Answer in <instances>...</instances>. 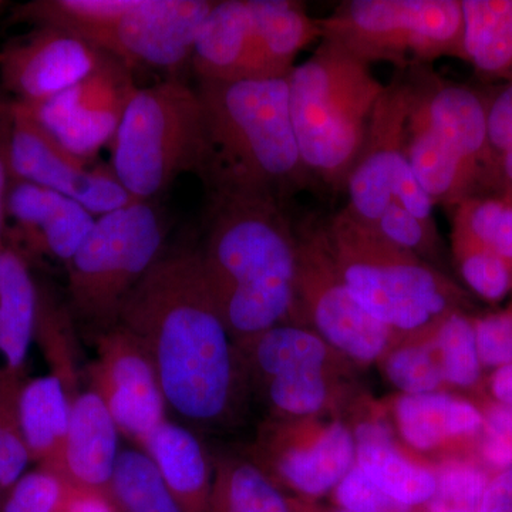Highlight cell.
<instances>
[{
  "mask_svg": "<svg viewBox=\"0 0 512 512\" xmlns=\"http://www.w3.org/2000/svg\"><path fill=\"white\" fill-rule=\"evenodd\" d=\"M291 500L292 512H349L335 505H325L320 501L301 500V498L289 497Z\"/></svg>",
  "mask_w": 512,
  "mask_h": 512,
  "instance_id": "7dc6e473",
  "label": "cell"
},
{
  "mask_svg": "<svg viewBox=\"0 0 512 512\" xmlns=\"http://www.w3.org/2000/svg\"><path fill=\"white\" fill-rule=\"evenodd\" d=\"M446 386L471 389L480 382L483 365L478 356L474 320L464 312H453L431 330Z\"/></svg>",
  "mask_w": 512,
  "mask_h": 512,
  "instance_id": "d6a6232c",
  "label": "cell"
},
{
  "mask_svg": "<svg viewBox=\"0 0 512 512\" xmlns=\"http://www.w3.org/2000/svg\"><path fill=\"white\" fill-rule=\"evenodd\" d=\"M15 106L13 99L0 86V251L5 248V207L12 170H10V147H12Z\"/></svg>",
  "mask_w": 512,
  "mask_h": 512,
  "instance_id": "b9f144b4",
  "label": "cell"
},
{
  "mask_svg": "<svg viewBox=\"0 0 512 512\" xmlns=\"http://www.w3.org/2000/svg\"><path fill=\"white\" fill-rule=\"evenodd\" d=\"M235 346L248 390L272 377L299 370H325L352 376L356 369L318 333L296 323L275 326Z\"/></svg>",
  "mask_w": 512,
  "mask_h": 512,
  "instance_id": "603a6c76",
  "label": "cell"
},
{
  "mask_svg": "<svg viewBox=\"0 0 512 512\" xmlns=\"http://www.w3.org/2000/svg\"><path fill=\"white\" fill-rule=\"evenodd\" d=\"M106 56L73 33L37 26L0 49V86L13 100L33 106L69 90Z\"/></svg>",
  "mask_w": 512,
  "mask_h": 512,
  "instance_id": "e0dca14e",
  "label": "cell"
},
{
  "mask_svg": "<svg viewBox=\"0 0 512 512\" xmlns=\"http://www.w3.org/2000/svg\"><path fill=\"white\" fill-rule=\"evenodd\" d=\"M120 431L99 394L89 389L72 397L63 453L62 480L110 498L119 457Z\"/></svg>",
  "mask_w": 512,
  "mask_h": 512,
  "instance_id": "7402d4cb",
  "label": "cell"
},
{
  "mask_svg": "<svg viewBox=\"0 0 512 512\" xmlns=\"http://www.w3.org/2000/svg\"><path fill=\"white\" fill-rule=\"evenodd\" d=\"M463 60L480 76L512 79V0H461Z\"/></svg>",
  "mask_w": 512,
  "mask_h": 512,
  "instance_id": "4316f807",
  "label": "cell"
},
{
  "mask_svg": "<svg viewBox=\"0 0 512 512\" xmlns=\"http://www.w3.org/2000/svg\"><path fill=\"white\" fill-rule=\"evenodd\" d=\"M66 487L62 478L37 468L6 493L2 512H59Z\"/></svg>",
  "mask_w": 512,
  "mask_h": 512,
  "instance_id": "8d00e7d4",
  "label": "cell"
},
{
  "mask_svg": "<svg viewBox=\"0 0 512 512\" xmlns=\"http://www.w3.org/2000/svg\"><path fill=\"white\" fill-rule=\"evenodd\" d=\"M295 228L296 325L318 333L356 367L377 365L402 338L353 298L330 248L325 218L308 217Z\"/></svg>",
  "mask_w": 512,
  "mask_h": 512,
  "instance_id": "8fae6325",
  "label": "cell"
},
{
  "mask_svg": "<svg viewBox=\"0 0 512 512\" xmlns=\"http://www.w3.org/2000/svg\"><path fill=\"white\" fill-rule=\"evenodd\" d=\"M474 320L478 356L483 367L498 369L512 363V313Z\"/></svg>",
  "mask_w": 512,
  "mask_h": 512,
  "instance_id": "ab89813d",
  "label": "cell"
},
{
  "mask_svg": "<svg viewBox=\"0 0 512 512\" xmlns=\"http://www.w3.org/2000/svg\"><path fill=\"white\" fill-rule=\"evenodd\" d=\"M191 63L201 82L288 77L266 49L252 0H217L214 3L195 39Z\"/></svg>",
  "mask_w": 512,
  "mask_h": 512,
  "instance_id": "ac0fdd59",
  "label": "cell"
},
{
  "mask_svg": "<svg viewBox=\"0 0 512 512\" xmlns=\"http://www.w3.org/2000/svg\"><path fill=\"white\" fill-rule=\"evenodd\" d=\"M67 484V483H66ZM59 512H119L106 495L67 484Z\"/></svg>",
  "mask_w": 512,
  "mask_h": 512,
  "instance_id": "ee69618b",
  "label": "cell"
},
{
  "mask_svg": "<svg viewBox=\"0 0 512 512\" xmlns=\"http://www.w3.org/2000/svg\"><path fill=\"white\" fill-rule=\"evenodd\" d=\"M110 500L119 512H183L154 461L140 448L120 451Z\"/></svg>",
  "mask_w": 512,
  "mask_h": 512,
  "instance_id": "4dcf8cb0",
  "label": "cell"
},
{
  "mask_svg": "<svg viewBox=\"0 0 512 512\" xmlns=\"http://www.w3.org/2000/svg\"><path fill=\"white\" fill-rule=\"evenodd\" d=\"M458 272L468 286L484 301H503L512 289V266L484 249L453 244Z\"/></svg>",
  "mask_w": 512,
  "mask_h": 512,
  "instance_id": "d590c367",
  "label": "cell"
},
{
  "mask_svg": "<svg viewBox=\"0 0 512 512\" xmlns=\"http://www.w3.org/2000/svg\"><path fill=\"white\" fill-rule=\"evenodd\" d=\"M247 456L289 497L320 501L355 467V436L338 416L266 419Z\"/></svg>",
  "mask_w": 512,
  "mask_h": 512,
  "instance_id": "7c38bea8",
  "label": "cell"
},
{
  "mask_svg": "<svg viewBox=\"0 0 512 512\" xmlns=\"http://www.w3.org/2000/svg\"><path fill=\"white\" fill-rule=\"evenodd\" d=\"M133 72L107 53L96 70L66 92L33 106L19 104L67 150L97 161L101 148L113 143L137 93Z\"/></svg>",
  "mask_w": 512,
  "mask_h": 512,
  "instance_id": "4fadbf2b",
  "label": "cell"
},
{
  "mask_svg": "<svg viewBox=\"0 0 512 512\" xmlns=\"http://www.w3.org/2000/svg\"><path fill=\"white\" fill-rule=\"evenodd\" d=\"M6 3L5 2H0V8H2V6H5Z\"/></svg>",
  "mask_w": 512,
  "mask_h": 512,
  "instance_id": "c3c4849f",
  "label": "cell"
},
{
  "mask_svg": "<svg viewBox=\"0 0 512 512\" xmlns=\"http://www.w3.org/2000/svg\"><path fill=\"white\" fill-rule=\"evenodd\" d=\"M164 224L153 202L133 201L96 218L67 264V293L74 323L93 338L119 323L133 289L161 256Z\"/></svg>",
  "mask_w": 512,
  "mask_h": 512,
  "instance_id": "9c48e42d",
  "label": "cell"
},
{
  "mask_svg": "<svg viewBox=\"0 0 512 512\" xmlns=\"http://www.w3.org/2000/svg\"><path fill=\"white\" fill-rule=\"evenodd\" d=\"M325 227L353 298L399 338L423 335L463 312V291L437 266L380 237L345 207L325 218Z\"/></svg>",
  "mask_w": 512,
  "mask_h": 512,
  "instance_id": "8992f818",
  "label": "cell"
},
{
  "mask_svg": "<svg viewBox=\"0 0 512 512\" xmlns=\"http://www.w3.org/2000/svg\"><path fill=\"white\" fill-rule=\"evenodd\" d=\"M205 278L235 345L295 323L298 241L285 204L264 195L211 194Z\"/></svg>",
  "mask_w": 512,
  "mask_h": 512,
  "instance_id": "7a4b0ae2",
  "label": "cell"
},
{
  "mask_svg": "<svg viewBox=\"0 0 512 512\" xmlns=\"http://www.w3.org/2000/svg\"><path fill=\"white\" fill-rule=\"evenodd\" d=\"M330 503L349 512H424L396 503L356 466L329 495Z\"/></svg>",
  "mask_w": 512,
  "mask_h": 512,
  "instance_id": "74e56055",
  "label": "cell"
},
{
  "mask_svg": "<svg viewBox=\"0 0 512 512\" xmlns=\"http://www.w3.org/2000/svg\"><path fill=\"white\" fill-rule=\"evenodd\" d=\"M12 178L59 192L79 202L94 217L109 214L133 202L110 165L86 160L63 147L13 100Z\"/></svg>",
  "mask_w": 512,
  "mask_h": 512,
  "instance_id": "5bb4252c",
  "label": "cell"
},
{
  "mask_svg": "<svg viewBox=\"0 0 512 512\" xmlns=\"http://www.w3.org/2000/svg\"><path fill=\"white\" fill-rule=\"evenodd\" d=\"M96 359L89 367L90 389L99 394L120 434L143 448L167 419V400L146 352L123 326L94 336Z\"/></svg>",
  "mask_w": 512,
  "mask_h": 512,
  "instance_id": "9a60e30c",
  "label": "cell"
},
{
  "mask_svg": "<svg viewBox=\"0 0 512 512\" xmlns=\"http://www.w3.org/2000/svg\"><path fill=\"white\" fill-rule=\"evenodd\" d=\"M487 128L494 157L512 150V79L487 99Z\"/></svg>",
  "mask_w": 512,
  "mask_h": 512,
  "instance_id": "60d3db41",
  "label": "cell"
},
{
  "mask_svg": "<svg viewBox=\"0 0 512 512\" xmlns=\"http://www.w3.org/2000/svg\"><path fill=\"white\" fill-rule=\"evenodd\" d=\"M355 421H348L356 443V466L396 503L424 511L436 493V468L397 439L383 404L357 400Z\"/></svg>",
  "mask_w": 512,
  "mask_h": 512,
  "instance_id": "ffe728a7",
  "label": "cell"
},
{
  "mask_svg": "<svg viewBox=\"0 0 512 512\" xmlns=\"http://www.w3.org/2000/svg\"><path fill=\"white\" fill-rule=\"evenodd\" d=\"M478 512H512V468L488 480Z\"/></svg>",
  "mask_w": 512,
  "mask_h": 512,
  "instance_id": "7bdbcfd3",
  "label": "cell"
},
{
  "mask_svg": "<svg viewBox=\"0 0 512 512\" xmlns=\"http://www.w3.org/2000/svg\"><path fill=\"white\" fill-rule=\"evenodd\" d=\"M386 90L370 64L320 40L288 76L289 113L303 164L316 187L345 190L377 101Z\"/></svg>",
  "mask_w": 512,
  "mask_h": 512,
  "instance_id": "5b68a950",
  "label": "cell"
},
{
  "mask_svg": "<svg viewBox=\"0 0 512 512\" xmlns=\"http://www.w3.org/2000/svg\"><path fill=\"white\" fill-rule=\"evenodd\" d=\"M141 450L156 464L181 511L208 512L214 461L191 430L165 420Z\"/></svg>",
  "mask_w": 512,
  "mask_h": 512,
  "instance_id": "d4e9b609",
  "label": "cell"
},
{
  "mask_svg": "<svg viewBox=\"0 0 512 512\" xmlns=\"http://www.w3.org/2000/svg\"><path fill=\"white\" fill-rule=\"evenodd\" d=\"M397 439L417 456H441L461 441L483 431L480 407L454 394L443 392L406 396L397 394L383 404Z\"/></svg>",
  "mask_w": 512,
  "mask_h": 512,
  "instance_id": "44dd1931",
  "label": "cell"
},
{
  "mask_svg": "<svg viewBox=\"0 0 512 512\" xmlns=\"http://www.w3.org/2000/svg\"><path fill=\"white\" fill-rule=\"evenodd\" d=\"M437 487L426 512H478L490 477L483 468L463 458L434 463Z\"/></svg>",
  "mask_w": 512,
  "mask_h": 512,
  "instance_id": "e575fe53",
  "label": "cell"
},
{
  "mask_svg": "<svg viewBox=\"0 0 512 512\" xmlns=\"http://www.w3.org/2000/svg\"><path fill=\"white\" fill-rule=\"evenodd\" d=\"M197 92L210 147L202 180L211 194L264 195L285 204L316 187L293 133L288 77L198 80Z\"/></svg>",
  "mask_w": 512,
  "mask_h": 512,
  "instance_id": "3957f363",
  "label": "cell"
},
{
  "mask_svg": "<svg viewBox=\"0 0 512 512\" xmlns=\"http://www.w3.org/2000/svg\"><path fill=\"white\" fill-rule=\"evenodd\" d=\"M36 318L37 284L28 261L5 244L0 251V382H26Z\"/></svg>",
  "mask_w": 512,
  "mask_h": 512,
  "instance_id": "cb8c5ba5",
  "label": "cell"
},
{
  "mask_svg": "<svg viewBox=\"0 0 512 512\" xmlns=\"http://www.w3.org/2000/svg\"><path fill=\"white\" fill-rule=\"evenodd\" d=\"M453 210V244L484 249L512 266V198L480 195Z\"/></svg>",
  "mask_w": 512,
  "mask_h": 512,
  "instance_id": "f546056e",
  "label": "cell"
},
{
  "mask_svg": "<svg viewBox=\"0 0 512 512\" xmlns=\"http://www.w3.org/2000/svg\"><path fill=\"white\" fill-rule=\"evenodd\" d=\"M72 396L59 377H36L19 393V420L30 460L62 478L63 453L70 421Z\"/></svg>",
  "mask_w": 512,
  "mask_h": 512,
  "instance_id": "484cf974",
  "label": "cell"
},
{
  "mask_svg": "<svg viewBox=\"0 0 512 512\" xmlns=\"http://www.w3.org/2000/svg\"><path fill=\"white\" fill-rule=\"evenodd\" d=\"M214 0H134L133 6L93 45L130 67L177 70L192 47Z\"/></svg>",
  "mask_w": 512,
  "mask_h": 512,
  "instance_id": "2e32d148",
  "label": "cell"
},
{
  "mask_svg": "<svg viewBox=\"0 0 512 512\" xmlns=\"http://www.w3.org/2000/svg\"><path fill=\"white\" fill-rule=\"evenodd\" d=\"M406 116V83L397 72L370 117L365 144L346 180L345 208L380 237L436 266L441 241L434 204L404 150Z\"/></svg>",
  "mask_w": 512,
  "mask_h": 512,
  "instance_id": "52a82bcc",
  "label": "cell"
},
{
  "mask_svg": "<svg viewBox=\"0 0 512 512\" xmlns=\"http://www.w3.org/2000/svg\"><path fill=\"white\" fill-rule=\"evenodd\" d=\"M480 453L498 471L512 468V406L493 403L483 412Z\"/></svg>",
  "mask_w": 512,
  "mask_h": 512,
  "instance_id": "f35d334b",
  "label": "cell"
},
{
  "mask_svg": "<svg viewBox=\"0 0 512 512\" xmlns=\"http://www.w3.org/2000/svg\"><path fill=\"white\" fill-rule=\"evenodd\" d=\"M252 8L269 55L289 76L299 53L322 39L318 19L311 18L305 3L296 0H252Z\"/></svg>",
  "mask_w": 512,
  "mask_h": 512,
  "instance_id": "f1b7e54d",
  "label": "cell"
},
{
  "mask_svg": "<svg viewBox=\"0 0 512 512\" xmlns=\"http://www.w3.org/2000/svg\"><path fill=\"white\" fill-rule=\"evenodd\" d=\"M117 325L146 352L175 414L202 429L237 426L251 396L200 251L161 255L128 296Z\"/></svg>",
  "mask_w": 512,
  "mask_h": 512,
  "instance_id": "6da1fadb",
  "label": "cell"
},
{
  "mask_svg": "<svg viewBox=\"0 0 512 512\" xmlns=\"http://www.w3.org/2000/svg\"><path fill=\"white\" fill-rule=\"evenodd\" d=\"M490 392L494 403L512 406V363L494 369L490 377Z\"/></svg>",
  "mask_w": 512,
  "mask_h": 512,
  "instance_id": "f6af8a7d",
  "label": "cell"
},
{
  "mask_svg": "<svg viewBox=\"0 0 512 512\" xmlns=\"http://www.w3.org/2000/svg\"><path fill=\"white\" fill-rule=\"evenodd\" d=\"M214 461L208 512H292L291 500L244 454H221Z\"/></svg>",
  "mask_w": 512,
  "mask_h": 512,
  "instance_id": "83f0119b",
  "label": "cell"
},
{
  "mask_svg": "<svg viewBox=\"0 0 512 512\" xmlns=\"http://www.w3.org/2000/svg\"><path fill=\"white\" fill-rule=\"evenodd\" d=\"M74 319L67 305L57 301L52 292L37 285V318L35 339L39 340L52 375L59 377L70 396L77 390L76 360H74Z\"/></svg>",
  "mask_w": 512,
  "mask_h": 512,
  "instance_id": "836d02e7",
  "label": "cell"
},
{
  "mask_svg": "<svg viewBox=\"0 0 512 512\" xmlns=\"http://www.w3.org/2000/svg\"><path fill=\"white\" fill-rule=\"evenodd\" d=\"M318 23L322 39L362 62L390 63L399 72L441 57L463 59L461 0H348Z\"/></svg>",
  "mask_w": 512,
  "mask_h": 512,
  "instance_id": "30bf717a",
  "label": "cell"
},
{
  "mask_svg": "<svg viewBox=\"0 0 512 512\" xmlns=\"http://www.w3.org/2000/svg\"><path fill=\"white\" fill-rule=\"evenodd\" d=\"M23 383H3L0 382V426L5 420L6 414L18 406L19 393Z\"/></svg>",
  "mask_w": 512,
  "mask_h": 512,
  "instance_id": "bcb514c9",
  "label": "cell"
},
{
  "mask_svg": "<svg viewBox=\"0 0 512 512\" xmlns=\"http://www.w3.org/2000/svg\"><path fill=\"white\" fill-rule=\"evenodd\" d=\"M111 153V170L133 201H153L183 174L204 178L210 147L197 89L175 79L138 87Z\"/></svg>",
  "mask_w": 512,
  "mask_h": 512,
  "instance_id": "ba28073f",
  "label": "cell"
},
{
  "mask_svg": "<svg viewBox=\"0 0 512 512\" xmlns=\"http://www.w3.org/2000/svg\"><path fill=\"white\" fill-rule=\"evenodd\" d=\"M407 92L404 150L434 207L500 194L487 128V97L430 66L402 72Z\"/></svg>",
  "mask_w": 512,
  "mask_h": 512,
  "instance_id": "277c9868",
  "label": "cell"
},
{
  "mask_svg": "<svg viewBox=\"0 0 512 512\" xmlns=\"http://www.w3.org/2000/svg\"><path fill=\"white\" fill-rule=\"evenodd\" d=\"M431 330L413 338L400 339L377 363L397 394L417 396L443 392L446 387Z\"/></svg>",
  "mask_w": 512,
  "mask_h": 512,
  "instance_id": "1f68e13d",
  "label": "cell"
},
{
  "mask_svg": "<svg viewBox=\"0 0 512 512\" xmlns=\"http://www.w3.org/2000/svg\"><path fill=\"white\" fill-rule=\"evenodd\" d=\"M96 218L79 202L40 185L12 178L5 207V244L67 266Z\"/></svg>",
  "mask_w": 512,
  "mask_h": 512,
  "instance_id": "d6986e66",
  "label": "cell"
}]
</instances>
